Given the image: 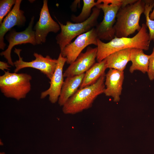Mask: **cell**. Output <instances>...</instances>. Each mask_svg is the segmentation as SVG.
<instances>
[{
  "label": "cell",
  "mask_w": 154,
  "mask_h": 154,
  "mask_svg": "<svg viewBox=\"0 0 154 154\" xmlns=\"http://www.w3.org/2000/svg\"><path fill=\"white\" fill-rule=\"evenodd\" d=\"M21 0H16L13 9L4 19L0 24V49L3 50L6 44L4 41V37L8 31L17 26L24 25L26 18L24 12L20 9Z\"/></svg>",
  "instance_id": "7c38bea8"
},
{
  "label": "cell",
  "mask_w": 154,
  "mask_h": 154,
  "mask_svg": "<svg viewBox=\"0 0 154 154\" xmlns=\"http://www.w3.org/2000/svg\"><path fill=\"white\" fill-rule=\"evenodd\" d=\"M145 0H137L119 9L114 26L115 37H127L140 31L141 26L139 25V20L145 11Z\"/></svg>",
  "instance_id": "7a4b0ae2"
},
{
  "label": "cell",
  "mask_w": 154,
  "mask_h": 154,
  "mask_svg": "<svg viewBox=\"0 0 154 154\" xmlns=\"http://www.w3.org/2000/svg\"><path fill=\"white\" fill-rule=\"evenodd\" d=\"M105 77L106 87L104 93L106 96L112 97L114 102L119 101L124 79L123 71L110 69L106 74Z\"/></svg>",
  "instance_id": "5bb4252c"
},
{
  "label": "cell",
  "mask_w": 154,
  "mask_h": 154,
  "mask_svg": "<svg viewBox=\"0 0 154 154\" xmlns=\"http://www.w3.org/2000/svg\"><path fill=\"white\" fill-rule=\"evenodd\" d=\"M101 9L96 7L92 9L91 16L84 22L73 23L67 21L65 25L61 23L55 17L59 25L60 33L56 37L57 43L58 44L60 52L67 44L71 42L75 37L88 32L98 24V19Z\"/></svg>",
  "instance_id": "8992f818"
},
{
  "label": "cell",
  "mask_w": 154,
  "mask_h": 154,
  "mask_svg": "<svg viewBox=\"0 0 154 154\" xmlns=\"http://www.w3.org/2000/svg\"><path fill=\"white\" fill-rule=\"evenodd\" d=\"M21 49L15 48L14 51L18 55L19 59L14 62L15 67L14 72L17 73L25 68H33L39 70L50 80L51 79L56 67L57 59H53L48 55L45 57L40 54L35 52L33 55L35 59L31 61L26 62L23 60V58L21 56Z\"/></svg>",
  "instance_id": "52a82bcc"
},
{
  "label": "cell",
  "mask_w": 154,
  "mask_h": 154,
  "mask_svg": "<svg viewBox=\"0 0 154 154\" xmlns=\"http://www.w3.org/2000/svg\"><path fill=\"white\" fill-rule=\"evenodd\" d=\"M131 48L122 50L110 54L105 59L108 68L123 71L130 61Z\"/></svg>",
  "instance_id": "2e32d148"
},
{
  "label": "cell",
  "mask_w": 154,
  "mask_h": 154,
  "mask_svg": "<svg viewBox=\"0 0 154 154\" xmlns=\"http://www.w3.org/2000/svg\"><path fill=\"white\" fill-rule=\"evenodd\" d=\"M149 17L151 20L154 19V7L152 12L149 15Z\"/></svg>",
  "instance_id": "d4e9b609"
},
{
  "label": "cell",
  "mask_w": 154,
  "mask_h": 154,
  "mask_svg": "<svg viewBox=\"0 0 154 154\" xmlns=\"http://www.w3.org/2000/svg\"><path fill=\"white\" fill-rule=\"evenodd\" d=\"M32 76L25 73L5 71L0 76V90L6 97L17 100L26 98L31 90Z\"/></svg>",
  "instance_id": "5b68a950"
},
{
  "label": "cell",
  "mask_w": 154,
  "mask_h": 154,
  "mask_svg": "<svg viewBox=\"0 0 154 154\" xmlns=\"http://www.w3.org/2000/svg\"><path fill=\"white\" fill-rule=\"evenodd\" d=\"M80 0H75L71 5V9L73 11H74L76 10L77 4H80Z\"/></svg>",
  "instance_id": "cb8c5ba5"
},
{
  "label": "cell",
  "mask_w": 154,
  "mask_h": 154,
  "mask_svg": "<svg viewBox=\"0 0 154 154\" xmlns=\"http://www.w3.org/2000/svg\"><path fill=\"white\" fill-rule=\"evenodd\" d=\"M97 48L88 46L86 52H81L76 60L70 64L63 73L64 77L79 75L85 73L95 63Z\"/></svg>",
  "instance_id": "8fae6325"
},
{
  "label": "cell",
  "mask_w": 154,
  "mask_h": 154,
  "mask_svg": "<svg viewBox=\"0 0 154 154\" xmlns=\"http://www.w3.org/2000/svg\"><path fill=\"white\" fill-rule=\"evenodd\" d=\"M98 38L95 27L78 36L74 40L66 45L60 52L66 58V63L70 64L74 62L82 50L91 44L97 46Z\"/></svg>",
  "instance_id": "9c48e42d"
},
{
  "label": "cell",
  "mask_w": 154,
  "mask_h": 154,
  "mask_svg": "<svg viewBox=\"0 0 154 154\" xmlns=\"http://www.w3.org/2000/svg\"><path fill=\"white\" fill-rule=\"evenodd\" d=\"M0 154H5L4 152H1L0 153Z\"/></svg>",
  "instance_id": "484cf974"
},
{
  "label": "cell",
  "mask_w": 154,
  "mask_h": 154,
  "mask_svg": "<svg viewBox=\"0 0 154 154\" xmlns=\"http://www.w3.org/2000/svg\"><path fill=\"white\" fill-rule=\"evenodd\" d=\"M8 63L5 62L0 61V69L4 71L5 69L9 70V68L11 67V66L8 65Z\"/></svg>",
  "instance_id": "603a6c76"
},
{
  "label": "cell",
  "mask_w": 154,
  "mask_h": 154,
  "mask_svg": "<svg viewBox=\"0 0 154 154\" xmlns=\"http://www.w3.org/2000/svg\"><path fill=\"white\" fill-rule=\"evenodd\" d=\"M16 0H1L0 1V24L2 23L5 17L11 11Z\"/></svg>",
  "instance_id": "44dd1931"
},
{
  "label": "cell",
  "mask_w": 154,
  "mask_h": 154,
  "mask_svg": "<svg viewBox=\"0 0 154 154\" xmlns=\"http://www.w3.org/2000/svg\"><path fill=\"white\" fill-rule=\"evenodd\" d=\"M57 59L58 62L55 70L49 82L50 86L48 89L42 92L40 96L41 99H43L48 96L49 100L52 104L58 101L60 94L64 82L63 68L67 60L61 53Z\"/></svg>",
  "instance_id": "4fadbf2b"
},
{
  "label": "cell",
  "mask_w": 154,
  "mask_h": 154,
  "mask_svg": "<svg viewBox=\"0 0 154 154\" xmlns=\"http://www.w3.org/2000/svg\"><path fill=\"white\" fill-rule=\"evenodd\" d=\"M34 18V16L31 18L28 27L24 31L17 32L12 29L6 36L9 44L7 49L1 52L0 54L1 56H4L7 60L8 63L11 66H14L11 56V50L13 47L26 43H30L34 45L37 44L35 31L33 29Z\"/></svg>",
  "instance_id": "ba28073f"
},
{
  "label": "cell",
  "mask_w": 154,
  "mask_h": 154,
  "mask_svg": "<svg viewBox=\"0 0 154 154\" xmlns=\"http://www.w3.org/2000/svg\"><path fill=\"white\" fill-rule=\"evenodd\" d=\"M105 59L95 63L85 73L82 83L79 88H82L95 83L99 79L105 74L107 68Z\"/></svg>",
  "instance_id": "ac0fdd59"
},
{
  "label": "cell",
  "mask_w": 154,
  "mask_h": 154,
  "mask_svg": "<svg viewBox=\"0 0 154 154\" xmlns=\"http://www.w3.org/2000/svg\"><path fill=\"white\" fill-rule=\"evenodd\" d=\"M143 50L140 48H131L130 61L132 64L129 69L130 73H133L136 70L144 74L147 72L150 55L145 54Z\"/></svg>",
  "instance_id": "e0dca14e"
},
{
  "label": "cell",
  "mask_w": 154,
  "mask_h": 154,
  "mask_svg": "<svg viewBox=\"0 0 154 154\" xmlns=\"http://www.w3.org/2000/svg\"><path fill=\"white\" fill-rule=\"evenodd\" d=\"M147 27L143 23L141 29L132 37H115L107 43L97 38V52L96 60L99 62L108 56L116 52L124 49L138 48L147 50L150 42Z\"/></svg>",
  "instance_id": "6da1fadb"
},
{
  "label": "cell",
  "mask_w": 154,
  "mask_h": 154,
  "mask_svg": "<svg viewBox=\"0 0 154 154\" xmlns=\"http://www.w3.org/2000/svg\"><path fill=\"white\" fill-rule=\"evenodd\" d=\"M60 29L59 25L51 17L48 5V1L44 0L39 18L34 27L37 44L45 42L46 37L50 32L57 33Z\"/></svg>",
  "instance_id": "30bf717a"
},
{
  "label": "cell",
  "mask_w": 154,
  "mask_h": 154,
  "mask_svg": "<svg viewBox=\"0 0 154 154\" xmlns=\"http://www.w3.org/2000/svg\"><path fill=\"white\" fill-rule=\"evenodd\" d=\"M145 10L144 13L145 17L146 25L149 29L150 41H154V19L151 20L149 17V14L154 7V0H145Z\"/></svg>",
  "instance_id": "ffe728a7"
},
{
  "label": "cell",
  "mask_w": 154,
  "mask_h": 154,
  "mask_svg": "<svg viewBox=\"0 0 154 154\" xmlns=\"http://www.w3.org/2000/svg\"><path fill=\"white\" fill-rule=\"evenodd\" d=\"M137 0H98L95 7L102 10L104 13L102 21L95 27L98 38L111 40L115 37L114 26L116 16L122 7L133 3Z\"/></svg>",
  "instance_id": "277c9868"
},
{
  "label": "cell",
  "mask_w": 154,
  "mask_h": 154,
  "mask_svg": "<svg viewBox=\"0 0 154 154\" xmlns=\"http://www.w3.org/2000/svg\"><path fill=\"white\" fill-rule=\"evenodd\" d=\"M148 78L150 80H154V47L151 54L150 55L148 69L147 72Z\"/></svg>",
  "instance_id": "7402d4cb"
},
{
  "label": "cell",
  "mask_w": 154,
  "mask_h": 154,
  "mask_svg": "<svg viewBox=\"0 0 154 154\" xmlns=\"http://www.w3.org/2000/svg\"><path fill=\"white\" fill-rule=\"evenodd\" d=\"M85 74L66 78L64 81L58 100L60 106H62L78 90L82 83Z\"/></svg>",
  "instance_id": "9a60e30c"
},
{
  "label": "cell",
  "mask_w": 154,
  "mask_h": 154,
  "mask_svg": "<svg viewBox=\"0 0 154 154\" xmlns=\"http://www.w3.org/2000/svg\"><path fill=\"white\" fill-rule=\"evenodd\" d=\"M83 5L81 13L77 16L72 15L71 17V21L75 23H82L87 20L91 15L93 8L98 4L94 0H83Z\"/></svg>",
  "instance_id": "d6986e66"
},
{
  "label": "cell",
  "mask_w": 154,
  "mask_h": 154,
  "mask_svg": "<svg viewBox=\"0 0 154 154\" xmlns=\"http://www.w3.org/2000/svg\"><path fill=\"white\" fill-rule=\"evenodd\" d=\"M105 76V73L94 84L78 89L62 106L64 113L74 114L91 108L96 97L104 93Z\"/></svg>",
  "instance_id": "3957f363"
}]
</instances>
